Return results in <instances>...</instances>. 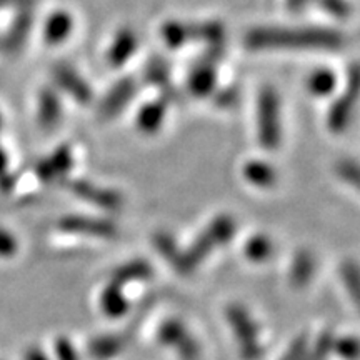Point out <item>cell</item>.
<instances>
[{"label": "cell", "instance_id": "cell-1", "mask_svg": "<svg viewBox=\"0 0 360 360\" xmlns=\"http://www.w3.org/2000/svg\"><path fill=\"white\" fill-rule=\"evenodd\" d=\"M344 42L339 30L323 27H259L245 35L252 51H337Z\"/></svg>", "mask_w": 360, "mask_h": 360}, {"label": "cell", "instance_id": "cell-2", "mask_svg": "<svg viewBox=\"0 0 360 360\" xmlns=\"http://www.w3.org/2000/svg\"><path fill=\"white\" fill-rule=\"evenodd\" d=\"M236 233V220L231 215H219L205 227V231L195 238V242L182 250V257L177 270L180 274H192L204 260L209 257L210 252L227 244Z\"/></svg>", "mask_w": 360, "mask_h": 360}, {"label": "cell", "instance_id": "cell-3", "mask_svg": "<svg viewBox=\"0 0 360 360\" xmlns=\"http://www.w3.org/2000/svg\"><path fill=\"white\" fill-rule=\"evenodd\" d=\"M164 42L172 49H179L186 44H209L220 45L225 37V29L220 22H182L170 20L165 22L160 29Z\"/></svg>", "mask_w": 360, "mask_h": 360}, {"label": "cell", "instance_id": "cell-4", "mask_svg": "<svg viewBox=\"0 0 360 360\" xmlns=\"http://www.w3.org/2000/svg\"><path fill=\"white\" fill-rule=\"evenodd\" d=\"M281 101L276 89L264 87L257 101V135L260 146L276 150L282 141Z\"/></svg>", "mask_w": 360, "mask_h": 360}, {"label": "cell", "instance_id": "cell-5", "mask_svg": "<svg viewBox=\"0 0 360 360\" xmlns=\"http://www.w3.org/2000/svg\"><path fill=\"white\" fill-rule=\"evenodd\" d=\"M227 321L231 323L233 335L238 342V350L245 360H259L262 347L259 342V328L250 314L242 305L233 304L227 307Z\"/></svg>", "mask_w": 360, "mask_h": 360}, {"label": "cell", "instance_id": "cell-6", "mask_svg": "<svg viewBox=\"0 0 360 360\" xmlns=\"http://www.w3.org/2000/svg\"><path fill=\"white\" fill-rule=\"evenodd\" d=\"M360 90V75L359 67L352 65L349 75V84L345 92L342 94L339 98H335L332 107L328 109L327 114V125L332 132L340 134L349 127L350 120H352V114L355 110V102L359 98Z\"/></svg>", "mask_w": 360, "mask_h": 360}, {"label": "cell", "instance_id": "cell-7", "mask_svg": "<svg viewBox=\"0 0 360 360\" xmlns=\"http://www.w3.org/2000/svg\"><path fill=\"white\" fill-rule=\"evenodd\" d=\"M157 339L165 347L174 349L182 360H197L200 355V347L197 340L191 335L187 327L177 319H169L159 327Z\"/></svg>", "mask_w": 360, "mask_h": 360}, {"label": "cell", "instance_id": "cell-8", "mask_svg": "<svg viewBox=\"0 0 360 360\" xmlns=\"http://www.w3.org/2000/svg\"><path fill=\"white\" fill-rule=\"evenodd\" d=\"M222 58V47L212 45L207 56L193 67L188 75V90L193 97H209L217 84V62Z\"/></svg>", "mask_w": 360, "mask_h": 360}, {"label": "cell", "instance_id": "cell-9", "mask_svg": "<svg viewBox=\"0 0 360 360\" xmlns=\"http://www.w3.org/2000/svg\"><path fill=\"white\" fill-rule=\"evenodd\" d=\"M67 188L89 204L101 207V209L115 210L122 205V197L119 192L112 191V188L97 186V184L90 182L84 179H72L67 182Z\"/></svg>", "mask_w": 360, "mask_h": 360}, {"label": "cell", "instance_id": "cell-10", "mask_svg": "<svg viewBox=\"0 0 360 360\" xmlns=\"http://www.w3.org/2000/svg\"><path fill=\"white\" fill-rule=\"evenodd\" d=\"M57 227L62 232L77 233V236L110 238L117 236V227L114 222L98 217H84V215H67L58 220Z\"/></svg>", "mask_w": 360, "mask_h": 360}, {"label": "cell", "instance_id": "cell-11", "mask_svg": "<svg viewBox=\"0 0 360 360\" xmlns=\"http://www.w3.org/2000/svg\"><path fill=\"white\" fill-rule=\"evenodd\" d=\"M53 80L58 89L64 90L75 102L87 103L92 98V89L82 75L69 64H57L52 70Z\"/></svg>", "mask_w": 360, "mask_h": 360}, {"label": "cell", "instance_id": "cell-12", "mask_svg": "<svg viewBox=\"0 0 360 360\" xmlns=\"http://www.w3.org/2000/svg\"><path fill=\"white\" fill-rule=\"evenodd\" d=\"M72 165H74L72 148L69 146H60L35 165V175L42 182H53V180L65 177L70 172Z\"/></svg>", "mask_w": 360, "mask_h": 360}, {"label": "cell", "instance_id": "cell-13", "mask_svg": "<svg viewBox=\"0 0 360 360\" xmlns=\"http://www.w3.org/2000/svg\"><path fill=\"white\" fill-rule=\"evenodd\" d=\"M135 92H137V82L132 77H124L120 79L119 82L114 84L110 87L109 92L105 94L101 102V115L103 119H110V117H115L120 114L127 103L132 101Z\"/></svg>", "mask_w": 360, "mask_h": 360}, {"label": "cell", "instance_id": "cell-14", "mask_svg": "<svg viewBox=\"0 0 360 360\" xmlns=\"http://www.w3.org/2000/svg\"><path fill=\"white\" fill-rule=\"evenodd\" d=\"M34 25V13L29 7H24L22 11L17 13V17L8 27V30L0 39V47H2L4 52L7 53H17L24 47L27 39H29L30 30H32Z\"/></svg>", "mask_w": 360, "mask_h": 360}, {"label": "cell", "instance_id": "cell-15", "mask_svg": "<svg viewBox=\"0 0 360 360\" xmlns=\"http://www.w3.org/2000/svg\"><path fill=\"white\" fill-rule=\"evenodd\" d=\"M139 47L137 34L132 29H120L115 34L114 42L110 44L109 53H107V60L112 67H120L134 56Z\"/></svg>", "mask_w": 360, "mask_h": 360}, {"label": "cell", "instance_id": "cell-16", "mask_svg": "<svg viewBox=\"0 0 360 360\" xmlns=\"http://www.w3.org/2000/svg\"><path fill=\"white\" fill-rule=\"evenodd\" d=\"M62 117V103L58 94L53 89L45 87L40 90L37 101V119L44 129L56 127Z\"/></svg>", "mask_w": 360, "mask_h": 360}, {"label": "cell", "instance_id": "cell-17", "mask_svg": "<svg viewBox=\"0 0 360 360\" xmlns=\"http://www.w3.org/2000/svg\"><path fill=\"white\" fill-rule=\"evenodd\" d=\"M74 30V19L69 12L56 11L49 15L44 25V39L49 45L65 42Z\"/></svg>", "mask_w": 360, "mask_h": 360}, {"label": "cell", "instance_id": "cell-18", "mask_svg": "<svg viewBox=\"0 0 360 360\" xmlns=\"http://www.w3.org/2000/svg\"><path fill=\"white\" fill-rule=\"evenodd\" d=\"M165 114H167V101L164 97L143 103L142 109L137 114V127L143 134H155L164 124Z\"/></svg>", "mask_w": 360, "mask_h": 360}, {"label": "cell", "instance_id": "cell-19", "mask_svg": "<svg viewBox=\"0 0 360 360\" xmlns=\"http://www.w3.org/2000/svg\"><path fill=\"white\" fill-rule=\"evenodd\" d=\"M143 77L148 80L152 85L159 87L164 90V97L165 101L169 98H174L172 92L175 94V90L170 85V70H169V64L160 57H154L152 60H148V64L146 65V70H143Z\"/></svg>", "mask_w": 360, "mask_h": 360}, {"label": "cell", "instance_id": "cell-20", "mask_svg": "<svg viewBox=\"0 0 360 360\" xmlns=\"http://www.w3.org/2000/svg\"><path fill=\"white\" fill-rule=\"evenodd\" d=\"M152 277V265L146 262L143 259H134L125 262L120 267H117L112 274V282L119 283V285H125V283L135 282V281H147Z\"/></svg>", "mask_w": 360, "mask_h": 360}, {"label": "cell", "instance_id": "cell-21", "mask_svg": "<svg viewBox=\"0 0 360 360\" xmlns=\"http://www.w3.org/2000/svg\"><path fill=\"white\" fill-rule=\"evenodd\" d=\"M101 307L103 314L109 315L112 319L122 317L129 309V302L124 295V287L110 281L109 285L102 290Z\"/></svg>", "mask_w": 360, "mask_h": 360}, {"label": "cell", "instance_id": "cell-22", "mask_svg": "<svg viewBox=\"0 0 360 360\" xmlns=\"http://www.w3.org/2000/svg\"><path fill=\"white\" fill-rule=\"evenodd\" d=\"M315 272V259L309 250H299L292 260L289 278L290 283L297 289H302L307 285Z\"/></svg>", "mask_w": 360, "mask_h": 360}, {"label": "cell", "instance_id": "cell-23", "mask_svg": "<svg viewBox=\"0 0 360 360\" xmlns=\"http://www.w3.org/2000/svg\"><path fill=\"white\" fill-rule=\"evenodd\" d=\"M124 337L119 334H105L94 337L89 344V352L97 360H107L124 349Z\"/></svg>", "mask_w": 360, "mask_h": 360}, {"label": "cell", "instance_id": "cell-24", "mask_svg": "<svg viewBox=\"0 0 360 360\" xmlns=\"http://www.w3.org/2000/svg\"><path fill=\"white\" fill-rule=\"evenodd\" d=\"M244 177L254 186L269 188L276 184L277 172L267 162L250 160L244 165Z\"/></svg>", "mask_w": 360, "mask_h": 360}, {"label": "cell", "instance_id": "cell-25", "mask_svg": "<svg viewBox=\"0 0 360 360\" xmlns=\"http://www.w3.org/2000/svg\"><path fill=\"white\" fill-rule=\"evenodd\" d=\"M337 85V77L332 70L328 69H319L310 74L307 80V87L314 96L317 97H327L334 92Z\"/></svg>", "mask_w": 360, "mask_h": 360}, {"label": "cell", "instance_id": "cell-26", "mask_svg": "<svg viewBox=\"0 0 360 360\" xmlns=\"http://www.w3.org/2000/svg\"><path fill=\"white\" fill-rule=\"evenodd\" d=\"M244 252L245 257L252 260V262H264V260L270 259V255H272L274 244L269 237L259 233V236L250 237L249 240H247Z\"/></svg>", "mask_w": 360, "mask_h": 360}, {"label": "cell", "instance_id": "cell-27", "mask_svg": "<svg viewBox=\"0 0 360 360\" xmlns=\"http://www.w3.org/2000/svg\"><path fill=\"white\" fill-rule=\"evenodd\" d=\"M154 244H155V249L162 254V257L167 260L174 269H177L180 264V257H182V250L179 249L177 242L174 240V237L167 232H160L154 237Z\"/></svg>", "mask_w": 360, "mask_h": 360}, {"label": "cell", "instance_id": "cell-28", "mask_svg": "<svg viewBox=\"0 0 360 360\" xmlns=\"http://www.w3.org/2000/svg\"><path fill=\"white\" fill-rule=\"evenodd\" d=\"M342 281L347 287L350 297L354 299L355 304H359L360 297V270L354 260H347L342 264Z\"/></svg>", "mask_w": 360, "mask_h": 360}, {"label": "cell", "instance_id": "cell-29", "mask_svg": "<svg viewBox=\"0 0 360 360\" xmlns=\"http://www.w3.org/2000/svg\"><path fill=\"white\" fill-rule=\"evenodd\" d=\"M334 334L332 332H323V334L319 335L317 342L310 350H307L304 360H327L328 355H330L332 350H334Z\"/></svg>", "mask_w": 360, "mask_h": 360}, {"label": "cell", "instance_id": "cell-30", "mask_svg": "<svg viewBox=\"0 0 360 360\" xmlns=\"http://www.w3.org/2000/svg\"><path fill=\"white\" fill-rule=\"evenodd\" d=\"M334 350L345 360H355L359 354V342L355 337H344L334 342Z\"/></svg>", "mask_w": 360, "mask_h": 360}, {"label": "cell", "instance_id": "cell-31", "mask_svg": "<svg viewBox=\"0 0 360 360\" xmlns=\"http://www.w3.org/2000/svg\"><path fill=\"white\" fill-rule=\"evenodd\" d=\"M309 350V339L307 335H299L297 339L292 340L289 349L282 355L281 360H304L305 354Z\"/></svg>", "mask_w": 360, "mask_h": 360}, {"label": "cell", "instance_id": "cell-32", "mask_svg": "<svg viewBox=\"0 0 360 360\" xmlns=\"http://www.w3.org/2000/svg\"><path fill=\"white\" fill-rule=\"evenodd\" d=\"M337 174L344 182L352 187H359V165L354 160H344L337 165Z\"/></svg>", "mask_w": 360, "mask_h": 360}, {"label": "cell", "instance_id": "cell-33", "mask_svg": "<svg viewBox=\"0 0 360 360\" xmlns=\"http://www.w3.org/2000/svg\"><path fill=\"white\" fill-rule=\"evenodd\" d=\"M321 7L334 17H349L350 6L347 0H321Z\"/></svg>", "mask_w": 360, "mask_h": 360}, {"label": "cell", "instance_id": "cell-34", "mask_svg": "<svg viewBox=\"0 0 360 360\" xmlns=\"http://www.w3.org/2000/svg\"><path fill=\"white\" fill-rule=\"evenodd\" d=\"M17 252V240L11 232L0 227V257H12Z\"/></svg>", "mask_w": 360, "mask_h": 360}, {"label": "cell", "instance_id": "cell-35", "mask_svg": "<svg viewBox=\"0 0 360 360\" xmlns=\"http://www.w3.org/2000/svg\"><path fill=\"white\" fill-rule=\"evenodd\" d=\"M56 354L58 360H80L77 352H75L74 345L65 337H58L56 342Z\"/></svg>", "mask_w": 360, "mask_h": 360}, {"label": "cell", "instance_id": "cell-36", "mask_svg": "<svg viewBox=\"0 0 360 360\" xmlns=\"http://www.w3.org/2000/svg\"><path fill=\"white\" fill-rule=\"evenodd\" d=\"M237 101H238V94L237 90L233 89H225L215 96V103H217L219 107H222V109H229V107L236 105Z\"/></svg>", "mask_w": 360, "mask_h": 360}, {"label": "cell", "instance_id": "cell-37", "mask_svg": "<svg viewBox=\"0 0 360 360\" xmlns=\"http://www.w3.org/2000/svg\"><path fill=\"white\" fill-rule=\"evenodd\" d=\"M25 360H49V357L44 354L42 349L32 347L25 352Z\"/></svg>", "mask_w": 360, "mask_h": 360}, {"label": "cell", "instance_id": "cell-38", "mask_svg": "<svg viewBox=\"0 0 360 360\" xmlns=\"http://www.w3.org/2000/svg\"><path fill=\"white\" fill-rule=\"evenodd\" d=\"M29 0H0V8H7V7H27Z\"/></svg>", "mask_w": 360, "mask_h": 360}, {"label": "cell", "instance_id": "cell-39", "mask_svg": "<svg viewBox=\"0 0 360 360\" xmlns=\"http://www.w3.org/2000/svg\"><path fill=\"white\" fill-rule=\"evenodd\" d=\"M7 167H8V157L6 154V150L0 147V177L7 174Z\"/></svg>", "mask_w": 360, "mask_h": 360}, {"label": "cell", "instance_id": "cell-40", "mask_svg": "<svg viewBox=\"0 0 360 360\" xmlns=\"http://www.w3.org/2000/svg\"><path fill=\"white\" fill-rule=\"evenodd\" d=\"M307 2L309 0H287V4H289L292 11H299V8H302Z\"/></svg>", "mask_w": 360, "mask_h": 360}, {"label": "cell", "instance_id": "cell-41", "mask_svg": "<svg viewBox=\"0 0 360 360\" xmlns=\"http://www.w3.org/2000/svg\"><path fill=\"white\" fill-rule=\"evenodd\" d=\"M0 130H2V114H0Z\"/></svg>", "mask_w": 360, "mask_h": 360}]
</instances>
